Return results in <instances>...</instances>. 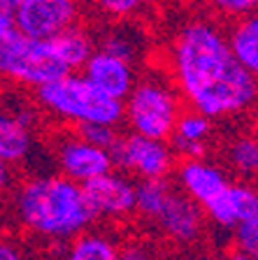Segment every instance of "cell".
I'll return each mask as SVG.
<instances>
[{"instance_id": "obj_25", "label": "cell", "mask_w": 258, "mask_h": 260, "mask_svg": "<svg viewBox=\"0 0 258 260\" xmlns=\"http://www.w3.org/2000/svg\"><path fill=\"white\" fill-rule=\"evenodd\" d=\"M124 260H158V255L147 242L135 239V242L124 244Z\"/></svg>"}, {"instance_id": "obj_3", "label": "cell", "mask_w": 258, "mask_h": 260, "mask_svg": "<svg viewBox=\"0 0 258 260\" xmlns=\"http://www.w3.org/2000/svg\"><path fill=\"white\" fill-rule=\"evenodd\" d=\"M142 223L154 230L172 246L191 249L198 246L207 233V214L188 198L177 181L167 179H145L137 181V214Z\"/></svg>"}, {"instance_id": "obj_28", "label": "cell", "mask_w": 258, "mask_h": 260, "mask_svg": "<svg viewBox=\"0 0 258 260\" xmlns=\"http://www.w3.org/2000/svg\"><path fill=\"white\" fill-rule=\"evenodd\" d=\"M226 260H258V255L249 253V251H244V249H237V246H233V249L226 253Z\"/></svg>"}, {"instance_id": "obj_13", "label": "cell", "mask_w": 258, "mask_h": 260, "mask_svg": "<svg viewBox=\"0 0 258 260\" xmlns=\"http://www.w3.org/2000/svg\"><path fill=\"white\" fill-rule=\"evenodd\" d=\"M81 72L98 88H102L105 93H109L112 98H119V100H126L130 95V91L135 88L137 79H140L137 65L112 54V51H105L100 47L91 54V58L86 60Z\"/></svg>"}, {"instance_id": "obj_6", "label": "cell", "mask_w": 258, "mask_h": 260, "mask_svg": "<svg viewBox=\"0 0 258 260\" xmlns=\"http://www.w3.org/2000/svg\"><path fill=\"white\" fill-rule=\"evenodd\" d=\"M0 70L14 88L31 93L72 72L51 40L31 38L19 28L0 32Z\"/></svg>"}, {"instance_id": "obj_23", "label": "cell", "mask_w": 258, "mask_h": 260, "mask_svg": "<svg viewBox=\"0 0 258 260\" xmlns=\"http://www.w3.org/2000/svg\"><path fill=\"white\" fill-rule=\"evenodd\" d=\"M75 130L79 135H84L89 142L102 146V149H109V151H112L114 146H117V142L121 140V133L117 130V125H109V123H86Z\"/></svg>"}, {"instance_id": "obj_26", "label": "cell", "mask_w": 258, "mask_h": 260, "mask_svg": "<svg viewBox=\"0 0 258 260\" xmlns=\"http://www.w3.org/2000/svg\"><path fill=\"white\" fill-rule=\"evenodd\" d=\"M0 260H33V258L23 244H19L16 239L5 237L3 244H0Z\"/></svg>"}, {"instance_id": "obj_11", "label": "cell", "mask_w": 258, "mask_h": 260, "mask_svg": "<svg viewBox=\"0 0 258 260\" xmlns=\"http://www.w3.org/2000/svg\"><path fill=\"white\" fill-rule=\"evenodd\" d=\"M98 221L124 223L137 214V184L126 172H107L84 184Z\"/></svg>"}, {"instance_id": "obj_17", "label": "cell", "mask_w": 258, "mask_h": 260, "mask_svg": "<svg viewBox=\"0 0 258 260\" xmlns=\"http://www.w3.org/2000/svg\"><path fill=\"white\" fill-rule=\"evenodd\" d=\"M96 42L100 49L112 51L130 63H140L147 49V38L140 21H105L96 30Z\"/></svg>"}, {"instance_id": "obj_1", "label": "cell", "mask_w": 258, "mask_h": 260, "mask_svg": "<svg viewBox=\"0 0 258 260\" xmlns=\"http://www.w3.org/2000/svg\"><path fill=\"white\" fill-rule=\"evenodd\" d=\"M223 23L203 10L179 19L165 42V70L188 107L235 121L253 112L258 81L235 56Z\"/></svg>"}, {"instance_id": "obj_4", "label": "cell", "mask_w": 258, "mask_h": 260, "mask_svg": "<svg viewBox=\"0 0 258 260\" xmlns=\"http://www.w3.org/2000/svg\"><path fill=\"white\" fill-rule=\"evenodd\" d=\"M33 100L49 119L70 128L86 123H124V100L98 88L81 72H68L33 91Z\"/></svg>"}, {"instance_id": "obj_30", "label": "cell", "mask_w": 258, "mask_h": 260, "mask_svg": "<svg viewBox=\"0 0 258 260\" xmlns=\"http://www.w3.org/2000/svg\"><path fill=\"white\" fill-rule=\"evenodd\" d=\"M251 128H253V133L258 135V103H256V107H253V112H251Z\"/></svg>"}, {"instance_id": "obj_7", "label": "cell", "mask_w": 258, "mask_h": 260, "mask_svg": "<svg viewBox=\"0 0 258 260\" xmlns=\"http://www.w3.org/2000/svg\"><path fill=\"white\" fill-rule=\"evenodd\" d=\"M112 153L117 168L137 181L167 179L170 174H175L179 162V156L170 140L147 137L140 133H130V130L128 135H121Z\"/></svg>"}, {"instance_id": "obj_22", "label": "cell", "mask_w": 258, "mask_h": 260, "mask_svg": "<svg viewBox=\"0 0 258 260\" xmlns=\"http://www.w3.org/2000/svg\"><path fill=\"white\" fill-rule=\"evenodd\" d=\"M195 5L203 12L216 16L221 21H235L240 16L258 10V0H195Z\"/></svg>"}, {"instance_id": "obj_10", "label": "cell", "mask_w": 258, "mask_h": 260, "mask_svg": "<svg viewBox=\"0 0 258 260\" xmlns=\"http://www.w3.org/2000/svg\"><path fill=\"white\" fill-rule=\"evenodd\" d=\"M86 7V0H23L14 14V23L31 38L49 40L84 23Z\"/></svg>"}, {"instance_id": "obj_2", "label": "cell", "mask_w": 258, "mask_h": 260, "mask_svg": "<svg viewBox=\"0 0 258 260\" xmlns=\"http://www.w3.org/2000/svg\"><path fill=\"white\" fill-rule=\"evenodd\" d=\"M12 225L31 242L63 246L98 221L84 184L65 174H31L10 188Z\"/></svg>"}, {"instance_id": "obj_8", "label": "cell", "mask_w": 258, "mask_h": 260, "mask_svg": "<svg viewBox=\"0 0 258 260\" xmlns=\"http://www.w3.org/2000/svg\"><path fill=\"white\" fill-rule=\"evenodd\" d=\"M51 160L56 170L65 177L86 184L91 179L114 170V153L109 149L89 142L75 128L63 130L51 140Z\"/></svg>"}, {"instance_id": "obj_12", "label": "cell", "mask_w": 258, "mask_h": 260, "mask_svg": "<svg viewBox=\"0 0 258 260\" xmlns=\"http://www.w3.org/2000/svg\"><path fill=\"white\" fill-rule=\"evenodd\" d=\"M233 179L235 177L226 170V165L221 160H212L210 156L179 158L175 170L177 186L203 207L205 214L228 190Z\"/></svg>"}, {"instance_id": "obj_20", "label": "cell", "mask_w": 258, "mask_h": 260, "mask_svg": "<svg viewBox=\"0 0 258 260\" xmlns=\"http://www.w3.org/2000/svg\"><path fill=\"white\" fill-rule=\"evenodd\" d=\"M49 40L54 42L59 56L63 58V63L68 65L72 72L81 70L86 65V60L91 58V54L98 49L96 30H89L84 23L68 28V30H63L61 35L49 38Z\"/></svg>"}, {"instance_id": "obj_18", "label": "cell", "mask_w": 258, "mask_h": 260, "mask_svg": "<svg viewBox=\"0 0 258 260\" xmlns=\"http://www.w3.org/2000/svg\"><path fill=\"white\" fill-rule=\"evenodd\" d=\"M65 260H124V246L109 233L84 230L72 242L63 244Z\"/></svg>"}, {"instance_id": "obj_15", "label": "cell", "mask_w": 258, "mask_h": 260, "mask_svg": "<svg viewBox=\"0 0 258 260\" xmlns=\"http://www.w3.org/2000/svg\"><path fill=\"white\" fill-rule=\"evenodd\" d=\"M258 209V188L251 181L233 179L228 190L207 209V218L221 230H235Z\"/></svg>"}, {"instance_id": "obj_24", "label": "cell", "mask_w": 258, "mask_h": 260, "mask_svg": "<svg viewBox=\"0 0 258 260\" xmlns=\"http://www.w3.org/2000/svg\"><path fill=\"white\" fill-rule=\"evenodd\" d=\"M233 244L237 249H244L249 253L258 255V209L233 230Z\"/></svg>"}, {"instance_id": "obj_29", "label": "cell", "mask_w": 258, "mask_h": 260, "mask_svg": "<svg viewBox=\"0 0 258 260\" xmlns=\"http://www.w3.org/2000/svg\"><path fill=\"white\" fill-rule=\"evenodd\" d=\"M186 260H226V255H219L214 251H198V253H193Z\"/></svg>"}, {"instance_id": "obj_14", "label": "cell", "mask_w": 258, "mask_h": 260, "mask_svg": "<svg viewBox=\"0 0 258 260\" xmlns=\"http://www.w3.org/2000/svg\"><path fill=\"white\" fill-rule=\"evenodd\" d=\"M216 123L212 116H207L200 109L188 107L182 112L175 133L170 137V144L175 146L179 158H198L210 156L212 146L216 144Z\"/></svg>"}, {"instance_id": "obj_16", "label": "cell", "mask_w": 258, "mask_h": 260, "mask_svg": "<svg viewBox=\"0 0 258 260\" xmlns=\"http://www.w3.org/2000/svg\"><path fill=\"white\" fill-rule=\"evenodd\" d=\"M219 160L235 179H258V135L253 128H237L219 142Z\"/></svg>"}, {"instance_id": "obj_27", "label": "cell", "mask_w": 258, "mask_h": 260, "mask_svg": "<svg viewBox=\"0 0 258 260\" xmlns=\"http://www.w3.org/2000/svg\"><path fill=\"white\" fill-rule=\"evenodd\" d=\"M21 3L23 0H0V32L16 28L14 14H16V10H19Z\"/></svg>"}, {"instance_id": "obj_9", "label": "cell", "mask_w": 258, "mask_h": 260, "mask_svg": "<svg viewBox=\"0 0 258 260\" xmlns=\"http://www.w3.org/2000/svg\"><path fill=\"white\" fill-rule=\"evenodd\" d=\"M35 100H5L0 116V160L7 168H19L31 160L35 151V125H38Z\"/></svg>"}, {"instance_id": "obj_5", "label": "cell", "mask_w": 258, "mask_h": 260, "mask_svg": "<svg viewBox=\"0 0 258 260\" xmlns=\"http://www.w3.org/2000/svg\"><path fill=\"white\" fill-rule=\"evenodd\" d=\"M184 98L167 70L147 72L124 100V123L130 133L170 140L184 112Z\"/></svg>"}, {"instance_id": "obj_21", "label": "cell", "mask_w": 258, "mask_h": 260, "mask_svg": "<svg viewBox=\"0 0 258 260\" xmlns=\"http://www.w3.org/2000/svg\"><path fill=\"white\" fill-rule=\"evenodd\" d=\"M154 0H86L102 21H140Z\"/></svg>"}, {"instance_id": "obj_19", "label": "cell", "mask_w": 258, "mask_h": 260, "mask_svg": "<svg viewBox=\"0 0 258 260\" xmlns=\"http://www.w3.org/2000/svg\"><path fill=\"white\" fill-rule=\"evenodd\" d=\"M228 40L240 63L258 81V10L228 23Z\"/></svg>"}]
</instances>
